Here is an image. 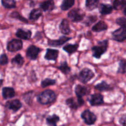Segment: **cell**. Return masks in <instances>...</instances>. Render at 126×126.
<instances>
[{
    "label": "cell",
    "mask_w": 126,
    "mask_h": 126,
    "mask_svg": "<svg viewBox=\"0 0 126 126\" xmlns=\"http://www.w3.org/2000/svg\"><path fill=\"white\" fill-rule=\"evenodd\" d=\"M56 100V94L51 90H45L38 94L37 100L42 105H48L54 102Z\"/></svg>",
    "instance_id": "1"
},
{
    "label": "cell",
    "mask_w": 126,
    "mask_h": 126,
    "mask_svg": "<svg viewBox=\"0 0 126 126\" xmlns=\"http://www.w3.org/2000/svg\"><path fill=\"white\" fill-rule=\"evenodd\" d=\"M108 42L107 40H104L98 43V46L92 48L93 56L96 59H100L101 56L107 50Z\"/></svg>",
    "instance_id": "2"
},
{
    "label": "cell",
    "mask_w": 126,
    "mask_h": 126,
    "mask_svg": "<svg viewBox=\"0 0 126 126\" xmlns=\"http://www.w3.org/2000/svg\"><path fill=\"white\" fill-rule=\"evenodd\" d=\"M67 16L72 22H78L84 19L85 14L82 10L79 9H74L71 10L68 13Z\"/></svg>",
    "instance_id": "3"
},
{
    "label": "cell",
    "mask_w": 126,
    "mask_h": 126,
    "mask_svg": "<svg viewBox=\"0 0 126 126\" xmlns=\"http://www.w3.org/2000/svg\"><path fill=\"white\" fill-rule=\"evenodd\" d=\"M93 72L88 68H84L80 71L79 75V79L83 83H86L94 77Z\"/></svg>",
    "instance_id": "4"
},
{
    "label": "cell",
    "mask_w": 126,
    "mask_h": 126,
    "mask_svg": "<svg viewBox=\"0 0 126 126\" xmlns=\"http://www.w3.org/2000/svg\"><path fill=\"white\" fill-rule=\"evenodd\" d=\"M112 39L117 42H123L126 40V29L121 28L116 30L112 33Z\"/></svg>",
    "instance_id": "5"
},
{
    "label": "cell",
    "mask_w": 126,
    "mask_h": 126,
    "mask_svg": "<svg viewBox=\"0 0 126 126\" xmlns=\"http://www.w3.org/2000/svg\"><path fill=\"white\" fill-rule=\"evenodd\" d=\"M81 116L82 118L84 119V122L88 125H92L96 120V116L95 115V114L88 110L84 111L82 113Z\"/></svg>",
    "instance_id": "6"
},
{
    "label": "cell",
    "mask_w": 126,
    "mask_h": 126,
    "mask_svg": "<svg viewBox=\"0 0 126 126\" xmlns=\"http://www.w3.org/2000/svg\"><path fill=\"white\" fill-rule=\"evenodd\" d=\"M22 47V42L19 39H12L9 42L7 49L9 52H16L21 50Z\"/></svg>",
    "instance_id": "7"
},
{
    "label": "cell",
    "mask_w": 126,
    "mask_h": 126,
    "mask_svg": "<svg viewBox=\"0 0 126 126\" xmlns=\"http://www.w3.org/2000/svg\"><path fill=\"white\" fill-rule=\"evenodd\" d=\"M40 52V48L37 47L35 46H30L27 50V57L30 60H35L37 59Z\"/></svg>",
    "instance_id": "8"
},
{
    "label": "cell",
    "mask_w": 126,
    "mask_h": 126,
    "mask_svg": "<svg viewBox=\"0 0 126 126\" xmlns=\"http://www.w3.org/2000/svg\"><path fill=\"white\" fill-rule=\"evenodd\" d=\"M66 103L70 108L73 109H76L79 107L84 105V101L83 98H77L75 100L74 98H70L66 100Z\"/></svg>",
    "instance_id": "9"
},
{
    "label": "cell",
    "mask_w": 126,
    "mask_h": 126,
    "mask_svg": "<svg viewBox=\"0 0 126 126\" xmlns=\"http://www.w3.org/2000/svg\"><path fill=\"white\" fill-rule=\"evenodd\" d=\"M89 102L92 106L100 105L103 103V97L100 94H95L90 97Z\"/></svg>",
    "instance_id": "10"
},
{
    "label": "cell",
    "mask_w": 126,
    "mask_h": 126,
    "mask_svg": "<svg viewBox=\"0 0 126 126\" xmlns=\"http://www.w3.org/2000/svg\"><path fill=\"white\" fill-rule=\"evenodd\" d=\"M6 107L10 110H12L14 112L18 111L22 107V103L19 100L16 99L13 100L8 101L6 103Z\"/></svg>",
    "instance_id": "11"
},
{
    "label": "cell",
    "mask_w": 126,
    "mask_h": 126,
    "mask_svg": "<svg viewBox=\"0 0 126 126\" xmlns=\"http://www.w3.org/2000/svg\"><path fill=\"white\" fill-rule=\"evenodd\" d=\"M70 39H71V38H68V37L66 36H62L59 39H56V40H49L48 41V45H49L50 46H61L63 45V44L66 43L67 41L70 40Z\"/></svg>",
    "instance_id": "12"
},
{
    "label": "cell",
    "mask_w": 126,
    "mask_h": 126,
    "mask_svg": "<svg viewBox=\"0 0 126 126\" xmlns=\"http://www.w3.org/2000/svg\"><path fill=\"white\" fill-rule=\"evenodd\" d=\"M59 55V51L56 49H47L45 54V59L48 60H56Z\"/></svg>",
    "instance_id": "13"
},
{
    "label": "cell",
    "mask_w": 126,
    "mask_h": 126,
    "mask_svg": "<svg viewBox=\"0 0 126 126\" xmlns=\"http://www.w3.org/2000/svg\"><path fill=\"white\" fill-rule=\"evenodd\" d=\"M16 36L22 39H29L32 36V32L29 30L23 29H18L16 32Z\"/></svg>",
    "instance_id": "14"
},
{
    "label": "cell",
    "mask_w": 126,
    "mask_h": 126,
    "mask_svg": "<svg viewBox=\"0 0 126 126\" xmlns=\"http://www.w3.org/2000/svg\"><path fill=\"white\" fill-rule=\"evenodd\" d=\"M88 89L85 86L81 85H77L75 88V92L77 98H82L83 96L87 94Z\"/></svg>",
    "instance_id": "15"
},
{
    "label": "cell",
    "mask_w": 126,
    "mask_h": 126,
    "mask_svg": "<svg viewBox=\"0 0 126 126\" xmlns=\"http://www.w3.org/2000/svg\"><path fill=\"white\" fill-rule=\"evenodd\" d=\"M15 91L11 87H4L2 89V97L4 99L11 98L15 96Z\"/></svg>",
    "instance_id": "16"
},
{
    "label": "cell",
    "mask_w": 126,
    "mask_h": 126,
    "mask_svg": "<svg viewBox=\"0 0 126 126\" xmlns=\"http://www.w3.org/2000/svg\"><path fill=\"white\" fill-rule=\"evenodd\" d=\"M59 28L62 33L65 34H67L70 33V29L69 27V23L67 19H64L61 22Z\"/></svg>",
    "instance_id": "17"
},
{
    "label": "cell",
    "mask_w": 126,
    "mask_h": 126,
    "mask_svg": "<svg viewBox=\"0 0 126 126\" xmlns=\"http://www.w3.org/2000/svg\"><path fill=\"white\" fill-rule=\"evenodd\" d=\"M107 28V24L104 21H99L92 27V30L95 32H100L104 30H106Z\"/></svg>",
    "instance_id": "18"
},
{
    "label": "cell",
    "mask_w": 126,
    "mask_h": 126,
    "mask_svg": "<svg viewBox=\"0 0 126 126\" xmlns=\"http://www.w3.org/2000/svg\"><path fill=\"white\" fill-rule=\"evenodd\" d=\"M41 8L44 11H51L54 9V4L53 0H48L40 4Z\"/></svg>",
    "instance_id": "19"
},
{
    "label": "cell",
    "mask_w": 126,
    "mask_h": 126,
    "mask_svg": "<svg viewBox=\"0 0 126 126\" xmlns=\"http://www.w3.org/2000/svg\"><path fill=\"white\" fill-rule=\"evenodd\" d=\"M100 12L103 15L109 14L112 12V7L109 4H101L100 6Z\"/></svg>",
    "instance_id": "20"
},
{
    "label": "cell",
    "mask_w": 126,
    "mask_h": 126,
    "mask_svg": "<svg viewBox=\"0 0 126 126\" xmlns=\"http://www.w3.org/2000/svg\"><path fill=\"white\" fill-rule=\"evenodd\" d=\"M95 88L100 91H108L112 89V87L105 81H103L101 83L96 85Z\"/></svg>",
    "instance_id": "21"
},
{
    "label": "cell",
    "mask_w": 126,
    "mask_h": 126,
    "mask_svg": "<svg viewBox=\"0 0 126 126\" xmlns=\"http://www.w3.org/2000/svg\"><path fill=\"white\" fill-rule=\"evenodd\" d=\"M59 116L56 114H53V115L49 116L47 118L46 123L49 126H56L57 123L59 121Z\"/></svg>",
    "instance_id": "22"
},
{
    "label": "cell",
    "mask_w": 126,
    "mask_h": 126,
    "mask_svg": "<svg viewBox=\"0 0 126 126\" xmlns=\"http://www.w3.org/2000/svg\"><path fill=\"white\" fill-rule=\"evenodd\" d=\"M42 12L40 9H33L30 13L29 19L32 20H36L38 19L42 16Z\"/></svg>",
    "instance_id": "23"
},
{
    "label": "cell",
    "mask_w": 126,
    "mask_h": 126,
    "mask_svg": "<svg viewBox=\"0 0 126 126\" xmlns=\"http://www.w3.org/2000/svg\"><path fill=\"white\" fill-rule=\"evenodd\" d=\"M99 0H86V8L90 11L93 10L98 7V5Z\"/></svg>",
    "instance_id": "24"
},
{
    "label": "cell",
    "mask_w": 126,
    "mask_h": 126,
    "mask_svg": "<svg viewBox=\"0 0 126 126\" xmlns=\"http://www.w3.org/2000/svg\"><path fill=\"white\" fill-rule=\"evenodd\" d=\"M78 47H79V45L77 44H68V45L65 46L63 47V50H65L67 53H69V54H72L77 50Z\"/></svg>",
    "instance_id": "25"
},
{
    "label": "cell",
    "mask_w": 126,
    "mask_h": 126,
    "mask_svg": "<svg viewBox=\"0 0 126 126\" xmlns=\"http://www.w3.org/2000/svg\"><path fill=\"white\" fill-rule=\"evenodd\" d=\"M74 2H75V0H63L61 6V9L63 11H67L72 7L73 5L74 4Z\"/></svg>",
    "instance_id": "26"
},
{
    "label": "cell",
    "mask_w": 126,
    "mask_h": 126,
    "mask_svg": "<svg viewBox=\"0 0 126 126\" xmlns=\"http://www.w3.org/2000/svg\"><path fill=\"white\" fill-rule=\"evenodd\" d=\"M126 4V0H114L113 2V8L116 10L123 9Z\"/></svg>",
    "instance_id": "27"
},
{
    "label": "cell",
    "mask_w": 126,
    "mask_h": 126,
    "mask_svg": "<svg viewBox=\"0 0 126 126\" xmlns=\"http://www.w3.org/2000/svg\"><path fill=\"white\" fill-rule=\"evenodd\" d=\"M23 62H24V60H23V57H22L21 54H17L12 60V63L18 66H22L23 65Z\"/></svg>",
    "instance_id": "28"
},
{
    "label": "cell",
    "mask_w": 126,
    "mask_h": 126,
    "mask_svg": "<svg viewBox=\"0 0 126 126\" xmlns=\"http://www.w3.org/2000/svg\"><path fill=\"white\" fill-rule=\"evenodd\" d=\"M126 73V60L121 59L119 63V68L117 73L124 74Z\"/></svg>",
    "instance_id": "29"
},
{
    "label": "cell",
    "mask_w": 126,
    "mask_h": 126,
    "mask_svg": "<svg viewBox=\"0 0 126 126\" xmlns=\"http://www.w3.org/2000/svg\"><path fill=\"white\" fill-rule=\"evenodd\" d=\"M2 4L6 8H14L16 7V1L15 0H2Z\"/></svg>",
    "instance_id": "30"
},
{
    "label": "cell",
    "mask_w": 126,
    "mask_h": 126,
    "mask_svg": "<svg viewBox=\"0 0 126 126\" xmlns=\"http://www.w3.org/2000/svg\"><path fill=\"white\" fill-rule=\"evenodd\" d=\"M56 83V81L54 79H45L43 80L41 83V86L42 87H46L48 86H51V85H54Z\"/></svg>",
    "instance_id": "31"
},
{
    "label": "cell",
    "mask_w": 126,
    "mask_h": 126,
    "mask_svg": "<svg viewBox=\"0 0 126 126\" xmlns=\"http://www.w3.org/2000/svg\"><path fill=\"white\" fill-rule=\"evenodd\" d=\"M58 69H59V70H61V71L63 72V73L65 74V75L69 73L70 71V67L68 66V65L67 64V63L65 62L63 63H62L61 65L58 67Z\"/></svg>",
    "instance_id": "32"
},
{
    "label": "cell",
    "mask_w": 126,
    "mask_h": 126,
    "mask_svg": "<svg viewBox=\"0 0 126 126\" xmlns=\"http://www.w3.org/2000/svg\"><path fill=\"white\" fill-rule=\"evenodd\" d=\"M116 22L120 27L126 29V17H119L116 19Z\"/></svg>",
    "instance_id": "33"
},
{
    "label": "cell",
    "mask_w": 126,
    "mask_h": 126,
    "mask_svg": "<svg viewBox=\"0 0 126 126\" xmlns=\"http://www.w3.org/2000/svg\"><path fill=\"white\" fill-rule=\"evenodd\" d=\"M11 17H13V18H18V19L21 20V21H22V22H27V20L25 19V18H23V17H22V16H21V15L19 14L18 13V12H12V14H11Z\"/></svg>",
    "instance_id": "34"
},
{
    "label": "cell",
    "mask_w": 126,
    "mask_h": 126,
    "mask_svg": "<svg viewBox=\"0 0 126 126\" xmlns=\"http://www.w3.org/2000/svg\"><path fill=\"white\" fill-rule=\"evenodd\" d=\"M8 62V58L6 54H2L0 57V65H4Z\"/></svg>",
    "instance_id": "35"
},
{
    "label": "cell",
    "mask_w": 126,
    "mask_h": 126,
    "mask_svg": "<svg viewBox=\"0 0 126 126\" xmlns=\"http://www.w3.org/2000/svg\"><path fill=\"white\" fill-rule=\"evenodd\" d=\"M119 123L122 126H126V114H124L121 117Z\"/></svg>",
    "instance_id": "36"
},
{
    "label": "cell",
    "mask_w": 126,
    "mask_h": 126,
    "mask_svg": "<svg viewBox=\"0 0 126 126\" xmlns=\"http://www.w3.org/2000/svg\"><path fill=\"white\" fill-rule=\"evenodd\" d=\"M123 14H124L125 16H126V4L123 8Z\"/></svg>",
    "instance_id": "37"
},
{
    "label": "cell",
    "mask_w": 126,
    "mask_h": 126,
    "mask_svg": "<svg viewBox=\"0 0 126 126\" xmlns=\"http://www.w3.org/2000/svg\"><path fill=\"white\" fill-rule=\"evenodd\" d=\"M2 80L0 79V87H1V86H2Z\"/></svg>",
    "instance_id": "38"
}]
</instances>
